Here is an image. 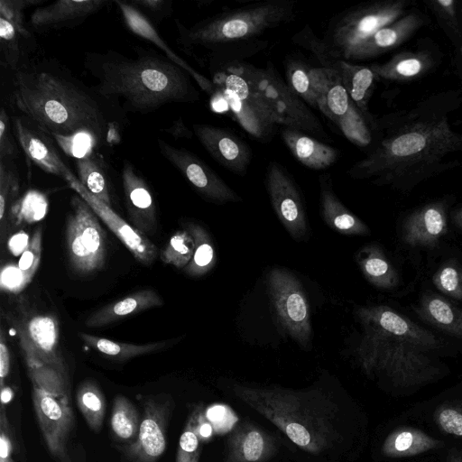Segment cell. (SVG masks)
Returning <instances> with one entry per match:
<instances>
[{"label":"cell","mask_w":462,"mask_h":462,"mask_svg":"<svg viewBox=\"0 0 462 462\" xmlns=\"http://www.w3.org/2000/svg\"><path fill=\"white\" fill-rule=\"evenodd\" d=\"M10 104L55 138L114 143L123 114L53 58L32 57L13 71Z\"/></svg>","instance_id":"cell-1"},{"label":"cell","mask_w":462,"mask_h":462,"mask_svg":"<svg viewBox=\"0 0 462 462\" xmlns=\"http://www.w3.org/2000/svg\"><path fill=\"white\" fill-rule=\"evenodd\" d=\"M442 96L375 122L374 129H380V134L374 147L350 167L348 175L399 186L448 169L449 165L442 162L462 150V134L452 129L448 94L441 99Z\"/></svg>","instance_id":"cell-2"},{"label":"cell","mask_w":462,"mask_h":462,"mask_svg":"<svg viewBox=\"0 0 462 462\" xmlns=\"http://www.w3.org/2000/svg\"><path fill=\"white\" fill-rule=\"evenodd\" d=\"M135 52L85 53L84 68L96 81L92 88L116 110L146 115L170 103L199 100L191 77L180 66L160 54Z\"/></svg>","instance_id":"cell-3"},{"label":"cell","mask_w":462,"mask_h":462,"mask_svg":"<svg viewBox=\"0 0 462 462\" xmlns=\"http://www.w3.org/2000/svg\"><path fill=\"white\" fill-rule=\"evenodd\" d=\"M232 391L305 452L331 455L343 448L346 433L343 411L337 401L321 389L293 390L235 383Z\"/></svg>","instance_id":"cell-4"},{"label":"cell","mask_w":462,"mask_h":462,"mask_svg":"<svg viewBox=\"0 0 462 462\" xmlns=\"http://www.w3.org/2000/svg\"><path fill=\"white\" fill-rule=\"evenodd\" d=\"M295 15L293 0H267L218 14L189 28L175 20L177 42L190 56L203 51L213 58L242 43H256L258 36Z\"/></svg>","instance_id":"cell-5"},{"label":"cell","mask_w":462,"mask_h":462,"mask_svg":"<svg viewBox=\"0 0 462 462\" xmlns=\"http://www.w3.org/2000/svg\"><path fill=\"white\" fill-rule=\"evenodd\" d=\"M356 348V359L369 375H385L394 385L411 387L432 381L439 368L421 348L368 327Z\"/></svg>","instance_id":"cell-6"},{"label":"cell","mask_w":462,"mask_h":462,"mask_svg":"<svg viewBox=\"0 0 462 462\" xmlns=\"http://www.w3.org/2000/svg\"><path fill=\"white\" fill-rule=\"evenodd\" d=\"M2 316L14 330L28 371L51 369L69 378L55 314L37 310L20 298L14 310H3Z\"/></svg>","instance_id":"cell-7"},{"label":"cell","mask_w":462,"mask_h":462,"mask_svg":"<svg viewBox=\"0 0 462 462\" xmlns=\"http://www.w3.org/2000/svg\"><path fill=\"white\" fill-rule=\"evenodd\" d=\"M32 402L44 442L58 462H71L69 439L73 428V412L69 378L51 369L29 370Z\"/></svg>","instance_id":"cell-8"},{"label":"cell","mask_w":462,"mask_h":462,"mask_svg":"<svg viewBox=\"0 0 462 462\" xmlns=\"http://www.w3.org/2000/svg\"><path fill=\"white\" fill-rule=\"evenodd\" d=\"M406 0L363 4L334 16L321 39L333 58L347 60L351 53L383 26L404 15Z\"/></svg>","instance_id":"cell-9"},{"label":"cell","mask_w":462,"mask_h":462,"mask_svg":"<svg viewBox=\"0 0 462 462\" xmlns=\"http://www.w3.org/2000/svg\"><path fill=\"white\" fill-rule=\"evenodd\" d=\"M227 63L242 74L276 116L283 127L307 133L325 140L329 139L318 117L284 82L274 67L268 63L264 69L237 60Z\"/></svg>","instance_id":"cell-10"},{"label":"cell","mask_w":462,"mask_h":462,"mask_svg":"<svg viewBox=\"0 0 462 462\" xmlns=\"http://www.w3.org/2000/svg\"><path fill=\"white\" fill-rule=\"evenodd\" d=\"M99 217L79 194L70 199V211L65 226V239L70 269L87 275L101 270L107 245Z\"/></svg>","instance_id":"cell-11"},{"label":"cell","mask_w":462,"mask_h":462,"mask_svg":"<svg viewBox=\"0 0 462 462\" xmlns=\"http://www.w3.org/2000/svg\"><path fill=\"white\" fill-rule=\"evenodd\" d=\"M212 82L216 93L222 94L235 119L250 135L262 141L272 137L279 122L242 74L226 62L214 73Z\"/></svg>","instance_id":"cell-12"},{"label":"cell","mask_w":462,"mask_h":462,"mask_svg":"<svg viewBox=\"0 0 462 462\" xmlns=\"http://www.w3.org/2000/svg\"><path fill=\"white\" fill-rule=\"evenodd\" d=\"M266 282L282 328L307 349L312 332L309 304L302 284L291 271L282 267L271 269Z\"/></svg>","instance_id":"cell-13"},{"label":"cell","mask_w":462,"mask_h":462,"mask_svg":"<svg viewBox=\"0 0 462 462\" xmlns=\"http://www.w3.org/2000/svg\"><path fill=\"white\" fill-rule=\"evenodd\" d=\"M162 155L190 183L206 200L217 204L239 202L242 198L209 166L185 148L175 147L158 139Z\"/></svg>","instance_id":"cell-14"},{"label":"cell","mask_w":462,"mask_h":462,"mask_svg":"<svg viewBox=\"0 0 462 462\" xmlns=\"http://www.w3.org/2000/svg\"><path fill=\"white\" fill-rule=\"evenodd\" d=\"M42 0L0 1V51L2 64L12 72L31 59L36 41L25 25L24 9Z\"/></svg>","instance_id":"cell-15"},{"label":"cell","mask_w":462,"mask_h":462,"mask_svg":"<svg viewBox=\"0 0 462 462\" xmlns=\"http://www.w3.org/2000/svg\"><path fill=\"white\" fill-rule=\"evenodd\" d=\"M265 183L273 208L290 236L300 242L308 236V223L300 190L287 170L272 161Z\"/></svg>","instance_id":"cell-16"},{"label":"cell","mask_w":462,"mask_h":462,"mask_svg":"<svg viewBox=\"0 0 462 462\" xmlns=\"http://www.w3.org/2000/svg\"><path fill=\"white\" fill-rule=\"evenodd\" d=\"M172 408V401L166 397H152L143 402L137 438L121 448L126 462H158L166 448V430Z\"/></svg>","instance_id":"cell-17"},{"label":"cell","mask_w":462,"mask_h":462,"mask_svg":"<svg viewBox=\"0 0 462 462\" xmlns=\"http://www.w3.org/2000/svg\"><path fill=\"white\" fill-rule=\"evenodd\" d=\"M11 124L15 140L30 162L67 182L75 177L62 161L51 134L20 114L11 116Z\"/></svg>","instance_id":"cell-18"},{"label":"cell","mask_w":462,"mask_h":462,"mask_svg":"<svg viewBox=\"0 0 462 462\" xmlns=\"http://www.w3.org/2000/svg\"><path fill=\"white\" fill-rule=\"evenodd\" d=\"M68 183L82 197L97 213L99 218L116 235L123 245L143 265L149 266L158 256L156 245L142 232L119 217L111 207L93 196L75 176Z\"/></svg>","instance_id":"cell-19"},{"label":"cell","mask_w":462,"mask_h":462,"mask_svg":"<svg viewBox=\"0 0 462 462\" xmlns=\"http://www.w3.org/2000/svg\"><path fill=\"white\" fill-rule=\"evenodd\" d=\"M356 316L363 327L407 341L425 352L436 349L440 345L431 332L388 306L360 307Z\"/></svg>","instance_id":"cell-20"},{"label":"cell","mask_w":462,"mask_h":462,"mask_svg":"<svg viewBox=\"0 0 462 462\" xmlns=\"http://www.w3.org/2000/svg\"><path fill=\"white\" fill-rule=\"evenodd\" d=\"M326 100L328 119L337 125L352 143L361 147L372 143V125L351 100L339 76L334 71Z\"/></svg>","instance_id":"cell-21"},{"label":"cell","mask_w":462,"mask_h":462,"mask_svg":"<svg viewBox=\"0 0 462 462\" xmlns=\"http://www.w3.org/2000/svg\"><path fill=\"white\" fill-rule=\"evenodd\" d=\"M193 133L211 157L226 170L245 175L252 160L250 147L232 132L206 124L192 125Z\"/></svg>","instance_id":"cell-22"},{"label":"cell","mask_w":462,"mask_h":462,"mask_svg":"<svg viewBox=\"0 0 462 462\" xmlns=\"http://www.w3.org/2000/svg\"><path fill=\"white\" fill-rule=\"evenodd\" d=\"M104 0H59L36 8L30 17L32 29L43 33L74 28L107 5Z\"/></svg>","instance_id":"cell-23"},{"label":"cell","mask_w":462,"mask_h":462,"mask_svg":"<svg viewBox=\"0 0 462 462\" xmlns=\"http://www.w3.org/2000/svg\"><path fill=\"white\" fill-rule=\"evenodd\" d=\"M122 182L128 216L134 227L148 235L157 228L156 207L144 179L127 160L124 162Z\"/></svg>","instance_id":"cell-24"},{"label":"cell","mask_w":462,"mask_h":462,"mask_svg":"<svg viewBox=\"0 0 462 462\" xmlns=\"http://www.w3.org/2000/svg\"><path fill=\"white\" fill-rule=\"evenodd\" d=\"M226 440L224 462H267L276 451L274 439L250 421L238 423Z\"/></svg>","instance_id":"cell-25"},{"label":"cell","mask_w":462,"mask_h":462,"mask_svg":"<svg viewBox=\"0 0 462 462\" xmlns=\"http://www.w3.org/2000/svg\"><path fill=\"white\" fill-rule=\"evenodd\" d=\"M124 18L125 23L129 30L135 35L150 42L163 51L165 57L176 65L180 66L197 82L199 88L208 95L216 93V88L212 82L205 76L198 72L188 62L180 58L162 38L152 22L134 6L131 2L116 1L115 2Z\"/></svg>","instance_id":"cell-26"},{"label":"cell","mask_w":462,"mask_h":462,"mask_svg":"<svg viewBox=\"0 0 462 462\" xmlns=\"http://www.w3.org/2000/svg\"><path fill=\"white\" fill-rule=\"evenodd\" d=\"M320 67L336 72L346 89L351 100L366 117L374 129L375 121L368 112V103L372 96L375 79H378L372 69L367 66L353 64L338 60L325 53L320 60Z\"/></svg>","instance_id":"cell-27"},{"label":"cell","mask_w":462,"mask_h":462,"mask_svg":"<svg viewBox=\"0 0 462 462\" xmlns=\"http://www.w3.org/2000/svg\"><path fill=\"white\" fill-rule=\"evenodd\" d=\"M425 23L421 14L411 12L378 30L356 49L346 61L372 59L391 51L409 39Z\"/></svg>","instance_id":"cell-28"},{"label":"cell","mask_w":462,"mask_h":462,"mask_svg":"<svg viewBox=\"0 0 462 462\" xmlns=\"http://www.w3.org/2000/svg\"><path fill=\"white\" fill-rule=\"evenodd\" d=\"M448 230L445 205L427 204L411 213L402 226V240L411 246H434Z\"/></svg>","instance_id":"cell-29"},{"label":"cell","mask_w":462,"mask_h":462,"mask_svg":"<svg viewBox=\"0 0 462 462\" xmlns=\"http://www.w3.org/2000/svg\"><path fill=\"white\" fill-rule=\"evenodd\" d=\"M162 304L163 299L154 290H140L96 310L86 319L85 325L88 328H102Z\"/></svg>","instance_id":"cell-30"},{"label":"cell","mask_w":462,"mask_h":462,"mask_svg":"<svg viewBox=\"0 0 462 462\" xmlns=\"http://www.w3.org/2000/svg\"><path fill=\"white\" fill-rule=\"evenodd\" d=\"M281 135L293 157L307 168L324 170L339 158V150L300 131L283 127Z\"/></svg>","instance_id":"cell-31"},{"label":"cell","mask_w":462,"mask_h":462,"mask_svg":"<svg viewBox=\"0 0 462 462\" xmlns=\"http://www.w3.org/2000/svg\"><path fill=\"white\" fill-rule=\"evenodd\" d=\"M320 213L324 222L334 231L345 236H367L368 226L338 199L328 175L319 177Z\"/></svg>","instance_id":"cell-32"},{"label":"cell","mask_w":462,"mask_h":462,"mask_svg":"<svg viewBox=\"0 0 462 462\" xmlns=\"http://www.w3.org/2000/svg\"><path fill=\"white\" fill-rule=\"evenodd\" d=\"M433 64V57L426 51H406L394 55L384 63L373 64L370 68L378 79L404 81L424 75Z\"/></svg>","instance_id":"cell-33"},{"label":"cell","mask_w":462,"mask_h":462,"mask_svg":"<svg viewBox=\"0 0 462 462\" xmlns=\"http://www.w3.org/2000/svg\"><path fill=\"white\" fill-rule=\"evenodd\" d=\"M441 446L442 443L439 439L427 433L404 426L395 429L386 437L382 446V452L388 457H405L436 449Z\"/></svg>","instance_id":"cell-34"},{"label":"cell","mask_w":462,"mask_h":462,"mask_svg":"<svg viewBox=\"0 0 462 462\" xmlns=\"http://www.w3.org/2000/svg\"><path fill=\"white\" fill-rule=\"evenodd\" d=\"M79 338L89 347L110 358L125 361L135 356L162 351L177 344L181 337L169 340L133 344L118 342L88 333H79Z\"/></svg>","instance_id":"cell-35"},{"label":"cell","mask_w":462,"mask_h":462,"mask_svg":"<svg viewBox=\"0 0 462 462\" xmlns=\"http://www.w3.org/2000/svg\"><path fill=\"white\" fill-rule=\"evenodd\" d=\"M356 261L364 277L372 285L380 289H392L397 285V272L379 245L370 244L360 248Z\"/></svg>","instance_id":"cell-36"},{"label":"cell","mask_w":462,"mask_h":462,"mask_svg":"<svg viewBox=\"0 0 462 462\" xmlns=\"http://www.w3.org/2000/svg\"><path fill=\"white\" fill-rule=\"evenodd\" d=\"M418 313L439 329L462 337V310L448 300L431 293L424 294Z\"/></svg>","instance_id":"cell-37"},{"label":"cell","mask_w":462,"mask_h":462,"mask_svg":"<svg viewBox=\"0 0 462 462\" xmlns=\"http://www.w3.org/2000/svg\"><path fill=\"white\" fill-rule=\"evenodd\" d=\"M80 183L97 199L112 208L110 185L106 166L91 152L76 157Z\"/></svg>","instance_id":"cell-38"},{"label":"cell","mask_w":462,"mask_h":462,"mask_svg":"<svg viewBox=\"0 0 462 462\" xmlns=\"http://www.w3.org/2000/svg\"><path fill=\"white\" fill-rule=\"evenodd\" d=\"M194 239L195 248L189 264L183 269L189 277L198 278L207 274L215 266L217 256L208 232L195 222H188L185 227Z\"/></svg>","instance_id":"cell-39"},{"label":"cell","mask_w":462,"mask_h":462,"mask_svg":"<svg viewBox=\"0 0 462 462\" xmlns=\"http://www.w3.org/2000/svg\"><path fill=\"white\" fill-rule=\"evenodd\" d=\"M76 400L88 427L98 431L106 412L105 396L98 385L91 380L82 382L77 390Z\"/></svg>","instance_id":"cell-40"},{"label":"cell","mask_w":462,"mask_h":462,"mask_svg":"<svg viewBox=\"0 0 462 462\" xmlns=\"http://www.w3.org/2000/svg\"><path fill=\"white\" fill-rule=\"evenodd\" d=\"M142 418L134 403L124 395H117L113 402L111 429L119 439L132 443L138 435Z\"/></svg>","instance_id":"cell-41"},{"label":"cell","mask_w":462,"mask_h":462,"mask_svg":"<svg viewBox=\"0 0 462 462\" xmlns=\"http://www.w3.org/2000/svg\"><path fill=\"white\" fill-rule=\"evenodd\" d=\"M20 191L19 176L14 162L0 161V223L3 238L7 213L16 207Z\"/></svg>","instance_id":"cell-42"},{"label":"cell","mask_w":462,"mask_h":462,"mask_svg":"<svg viewBox=\"0 0 462 462\" xmlns=\"http://www.w3.org/2000/svg\"><path fill=\"white\" fill-rule=\"evenodd\" d=\"M194 248V239L184 228L171 236L166 246L161 251L160 258L165 264L184 269L193 256Z\"/></svg>","instance_id":"cell-43"},{"label":"cell","mask_w":462,"mask_h":462,"mask_svg":"<svg viewBox=\"0 0 462 462\" xmlns=\"http://www.w3.org/2000/svg\"><path fill=\"white\" fill-rule=\"evenodd\" d=\"M285 73L287 84L303 102L313 108H318L314 91L309 77L310 65L296 58L286 60Z\"/></svg>","instance_id":"cell-44"},{"label":"cell","mask_w":462,"mask_h":462,"mask_svg":"<svg viewBox=\"0 0 462 462\" xmlns=\"http://www.w3.org/2000/svg\"><path fill=\"white\" fill-rule=\"evenodd\" d=\"M202 407L198 406L189 416L179 439L175 462H199L201 439L198 432V421Z\"/></svg>","instance_id":"cell-45"},{"label":"cell","mask_w":462,"mask_h":462,"mask_svg":"<svg viewBox=\"0 0 462 462\" xmlns=\"http://www.w3.org/2000/svg\"><path fill=\"white\" fill-rule=\"evenodd\" d=\"M42 229L39 226L29 239V244L18 262V270L22 274L23 284L29 283L38 270L42 255Z\"/></svg>","instance_id":"cell-46"},{"label":"cell","mask_w":462,"mask_h":462,"mask_svg":"<svg viewBox=\"0 0 462 462\" xmlns=\"http://www.w3.org/2000/svg\"><path fill=\"white\" fill-rule=\"evenodd\" d=\"M432 281L441 292L462 300V269L457 263H448L442 265L434 274Z\"/></svg>","instance_id":"cell-47"},{"label":"cell","mask_w":462,"mask_h":462,"mask_svg":"<svg viewBox=\"0 0 462 462\" xmlns=\"http://www.w3.org/2000/svg\"><path fill=\"white\" fill-rule=\"evenodd\" d=\"M434 418L442 431L462 438V405H442L437 409Z\"/></svg>","instance_id":"cell-48"},{"label":"cell","mask_w":462,"mask_h":462,"mask_svg":"<svg viewBox=\"0 0 462 462\" xmlns=\"http://www.w3.org/2000/svg\"><path fill=\"white\" fill-rule=\"evenodd\" d=\"M11 117L2 107L0 112V161L14 162L17 155Z\"/></svg>","instance_id":"cell-49"},{"label":"cell","mask_w":462,"mask_h":462,"mask_svg":"<svg viewBox=\"0 0 462 462\" xmlns=\"http://www.w3.org/2000/svg\"><path fill=\"white\" fill-rule=\"evenodd\" d=\"M432 12L453 31L458 30L457 7L454 0H431L428 2Z\"/></svg>","instance_id":"cell-50"},{"label":"cell","mask_w":462,"mask_h":462,"mask_svg":"<svg viewBox=\"0 0 462 462\" xmlns=\"http://www.w3.org/2000/svg\"><path fill=\"white\" fill-rule=\"evenodd\" d=\"M138 9H143L157 23L172 14L171 0H134L131 2Z\"/></svg>","instance_id":"cell-51"},{"label":"cell","mask_w":462,"mask_h":462,"mask_svg":"<svg viewBox=\"0 0 462 462\" xmlns=\"http://www.w3.org/2000/svg\"><path fill=\"white\" fill-rule=\"evenodd\" d=\"M10 352L6 344L4 330L0 332V386H5V379L10 372Z\"/></svg>","instance_id":"cell-52"},{"label":"cell","mask_w":462,"mask_h":462,"mask_svg":"<svg viewBox=\"0 0 462 462\" xmlns=\"http://www.w3.org/2000/svg\"><path fill=\"white\" fill-rule=\"evenodd\" d=\"M161 131L175 138H190L192 136V132L185 126L181 117H179L170 127L162 129Z\"/></svg>","instance_id":"cell-53"},{"label":"cell","mask_w":462,"mask_h":462,"mask_svg":"<svg viewBox=\"0 0 462 462\" xmlns=\"http://www.w3.org/2000/svg\"><path fill=\"white\" fill-rule=\"evenodd\" d=\"M211 426L210 424L205 420L203 412L201 411L199 417L198 421V432L200 437V439H207L211 435Z\"/></svg>","instance_id":"cell-54"},{"label":"cell","mask_w":462,"mask_h":462,"mask_svg":"<svg viewBox=\"0 0 462 462\" xmlns=\"http://www.w3.org/2000/svg\"><path fill=\"white\" fill-rule=\"evenodd\" d=\"M13 390L9 386L5 385L3 388H1V404L5 405L8 403L13 398Z\"/></svg>","instance_id":"cell-55"},{"label":"cell","mask_w":462,"mask_h":462,"mask_svg":"<svg viewBox=\"0 0 462 462\" xmlns=\"http://www.w3.org/2000/svg\"><path fill=\"white\" fill-rule=\"evenodd\" d=\"M447 462H462V455L457 452H454L449 455Z\"/></svg>","instance_id":"cell-56"},{"label":"cell","mask_w":462,"mask_h":462,"mask_svg":"<svg viewBox=\"0 0 462 462\" xmlns=\"http://www.w3.org/2000/svg\"><path fill=\"white\" fill-rule=\"evenodd\" d=\"M0 462H14L13 460L12 455L0 457Z\"/></svg>","instance_id":"cell-57"},{"label":"cell","mask_w":462,"mask_h":462,"mask_svg":"<svg viewBox=\"0 0 462 462\" xmlns=\"http://www.w3.org/2000/svg\"><path fill=\"white\" fill-rule=\"evenodd\" d=\"M456 220H457V223L458 224V226L462 227V210H460L457 213Z\"/></svg>","instance_id":"cell-58"},{"label":"cell","mask_w":462,"mask_h":462,"mask_svg":"<svg viewBox=\"0 0 462 462\" xmlns=\"http://www.w3.org/2000/svg\"><path fill=\"white\" fill-rule=\"evenodd\" d=\"M461 54H462V45H461Z\"/></svg>","instance_id":"cell-59"}]
</instances>
